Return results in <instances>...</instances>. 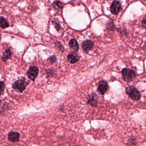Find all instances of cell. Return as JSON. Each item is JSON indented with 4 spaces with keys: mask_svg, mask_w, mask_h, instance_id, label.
<instances>
[{
    "mask_svg": "<svg viewBox=\"0 0 146 146\" xmlns=\"http://www.w3.org/2000/svg\"><path fill=\"white\" fill-rule=\"evenodd\" d=\"M29 84V81L27 80L25 77H23L15 82L12 85V87L17 92L22 93L26 88L27 86Z\"/></svg>",
    "mask_w": 146,
    "mask_h": 146,
    "instance_id": "6da1fadb",
    "label": "cell"
},
{
    "mask_svg": "<svg viewBox=\"0 0 146 146\" xmlns=\"http://www.w3.org/2000/svg\"><path fill=\"white\" fill-rule=\"evenodd\" d=\"M126 92L133 100H139L140 99V92L133 86H131L126 88Z\"/></svg>",
    "mask_w": 146,
    "mask_h": 146,
    "instance_id": "7a4b0ae2",
    "label": "cell"
},
{
    "mask_svg": "<svg viewBox=\"0 0 146 146\" xmlns=\"http://www.w3.org/2000/svg\"><path fill=\"white\" fill-rule=\"evenodd\" d=\"M123 78L125 81L130 82L134 80L136 74L134 70L124 68L122 71Z\"/></svg>",
    "mask_w": 146,
    "mask_h": 146,
    "instance_id": "3957f363",
    "label": "cell"
},
{
    "mask_svg": "<svg viewBox=\"0 0 146 146\" xmlns=\"http://www.w3.org/2000/svg\"><path fill=\"white\" fill-rule=\"evenodd\" d=\"M38 72L39 70L37 67H31L29 68L27 72L28 78L31 80L34 81L38 75Z\"/></svg>",
    "mask_w": 146,
    "mask_h": 146,
    "instance_id": "277c9868",
    "label": "cell"
},
{
    "mask_svg": "<svg viewBox=\"0 0 146 146\" xmlns=\"http://www.w3.org/2000/svg\"><path fill=\"white\" fill-rule=\"evenodd\" d=\"M109 89L108 82L106 81L102 80L98 84L97 91L99 93L102 95L104 94Z\"/></svg>",
    "mask_w": 146,
    "mask_h": 146,
    "instance_id": "5b68a950",
    "label": "cell"
},
{
    "mask_svg": "<svg viewBox=\"0 0 146 146\" xmlns=\"http://www.w3.org/2000/svg\"><path fill=\"white\" fill-rule=\"evenodd\" d=\"M94 43L90 40H86L83 41L82 43V47L86 53H88L93 48Z\"/></svg>",
    "mask_w": 146,
    "mask_h": 146,
    "instance_id": "8992f818",
    "label": "cell"
},
{
    "mask_svg": "<svg viewBox=\"0 0 146 146\" xmlns=\"http://www.w3.org/2000/svg\"><path fill=\"white\" fill-rule=\"evenodd\" d=\"M121 3L117 1H115L112 2L110 7V11L113 14L117 15L120 12L121 7Z\"/></svg>",
    "mask_w": 146,
    "mask_h": 146,
    "instance_id": "52a82bcc",
    "label": "cell"
},
{
    "mask_svg": "<svg viewBox=\"0 0 146 146\" xmlns=\"http://www.w3.org/2000/svg\"><path fill=\"white\" fill-rule=\"evenodd\" d=\"M98 95L95 93H93L92 94L90 95L88 101V104L91 105L92 106L96 107L98 104Z\"/></svg>",
    "mask_w": 146,
    "mask_h": 146,
    "instance_id": "ba28073f",
    "label": "cell"
},
{
    "mask_svg": "<svg viewBox=\"0 0 146 146\" xmlns=\"http://www.w3.org/2000/svg\"><path fill=\"white\" fill-rule=\"evenodd\" d=\"M80 59V57L77 53L72 52L68 56V60L70 63L74 64L76 63Z\"/></svg>",
    "mask_w": 146,
    "mask_h": 146,
    "instance_id": "9c48e42d",
    "label": "cell"
},
{
    "mask_svg": "<svg viewBox=\"0 0 146 146\" xmlns=\"http://www.w3.org/2000/svg\"><path fill=\"white\" fill-rule=\"evenodd\" d=\"M20 134L16 132H11L9 134L8 139L13 143L18 142L19 140Z\"/></svg>",
    "mask_w": 146,
    "mask_h": 146,
    "instance_id": "30bf717a",
    "label": "cell"
},
{
    "mask_svg": "<svg viewBox=\"0 0 146 146\" xmlns=\"http://www.w3.org/2000/svg\"><path fill=\"white\" fill-rule=\"evenodd\" d=\"M69 47L72 49L76 52H77L79 50V47L77 41L74 39H72L69 42Z\"/></svg>",
    "mask_w": 146,
    "mask_h": 146,
    "instance_id": "8fae6325",
    "label": "cell"
},
{
    "mask_svg": "<svg viewBox=\"0 0 146 146\" xmlns=\"http://www.w3.org/2000/svg\"><path fill=\"white\" fill-rule=\"evenodd\" d=\"M12 56V53L9 48L6 49L5 51H4L2 57V60L3 61L5 62L7 61L8 59H10Z\"/></svg>",
    "mask_w": 146,
    "mask_h": 146,
    "instance_id": "7c38bea8",
    "label": "cell"
},
{
    "mask_svg": "<svg viewBox=\"0 0 146 146\" xmlns=\"http://www.w3.org/2000/svg\"><path fill=\"white\" fill-rule=\"evenodd\" d=\"M9 26V24L6 19L2 16L0 17V27L4 29L8 27Z\"/></svg>",
    "mask_w": 146,
    "mask_h": 146,
    "instance_id": "4fadbf2b",
    "label": "cell"
},
{
    "mask_svg": "<svg viewBox=\"0 0 146 146\" xmlns=\"http://www.w3.org/2000/svg\"><path fill=\"white\" fill-rule=\"evenodd\" d=\"M52 23H53L55 26L56 29L57 30V31L60 29L61 26L59 24V20L57 18H54L52 20Z\"/></svg>",
    "mask_w": 146,
    "mask_h": 146,
    "instance_id": "5bb4252c",
    "label": "cell"
},
{
    "mask_svg": "<svg viewBox=\"0 0 146 146\" xmlns=\"http://www.w3.org/2000/svg\"><path fill=\"white\" fill-rule=\"evenodd\" d=\"M53 7L55 9L58 10V9L62 8L63 7V5L61 2L60 1H56L54 2V4H53Z\"/></svg>",
    "mask_w": 146,
    "mask_h": 146,
    "instance_id": "9a60e30c",
    "label": "cell"
},
{
    "mask_svg": "<svg viewBox=\"0 0 146 146\" xmlns=\"http://www.w3.org/2000/svg\"><path fill=\"white\" fill-rule=\"evenodd\" d=\"M106 28L110 31H113L115 30V26L113 22L111 21H109L106 25Z\"/></svg>",
    "mask_w": 146,
    "mask_h": 146,
    "instance_id": "2e32d148",
    "label": "cell"
},
{
    "mask_svg": "<svg viewBox=\"0 0 146 146\" xmlns=\"http://www.w3.org/2000/svg\"><path fill=\"white\" fill-rule=\"evenodd\" d=\"M5 85L3 81H0V95H2L4 92Z\"/></svg>",
    "mask_w": 146,
    "mask_h": 146,
    "instance_id": "e0dca14e",
    "label": "cell"
},
{
    "mask_svg": "<svg viewBox=\"0 0 146 146\" xmlns=\"http://www.w3.org/2000/svg\"><path fill=\"white\" fill-rule=\"evenodd\" d=\"M48 60L50 62V63H55L56 62V57L55 56H51L49 57L48 59Z\"/></svg>",
    "mask_w": 146,
    "mask_h": 146,
    "instance_id": "ac0fdd59",
    "label": "cell"
},
{
    "mask_svg": "<svg viewBox=\"0 0 146 146\" xmlns=\"http://www.w3.org/2000/svg\"><path fill=\"white\" fill-rule=\"evenodd\" d=\"M56 46L58 47V48L60 49V50L61 51H62V52H63V51H64V47H63V46L62 45V44L60 43L59 42H58V43H56Z\"/></svg>",
    "mask_w": 146,
    "mask_h": 146,
    "instance_id": "d6986e66",
    "label": "cell"
},
{
    "mask_svg": "<svg viewBox=\"0 0 146 146\" xmlns=\"http://www.w3.org/2000/svg\"><path fill=\"white\" fill-rule=\"evenodd\" d=\"M142 26L144 27V28H146V15L143 18V20L142 21Z\"/></svg>",
    "mask_w": 146,
    "mask_h": 146,
    "instance_id": "ffe728a7",
    "label": "cell"
}]
</instances>
